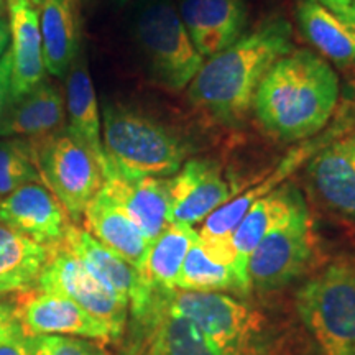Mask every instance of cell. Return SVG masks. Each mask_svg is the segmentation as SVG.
Wrapping results in <instances>:
<instances>
[{
  "label": "cell",
  "instance_id": "29",
  "mask_svg": "<svg viewBox=\"0 0 355 355\" xmlns=\"http://www.w3.org/2000/svg\"><path fill=\"white\" fill-rule=\"evenodd\" d=\"M32 355H107L91 339L71 336H32Z\"/></svg>",
  "mask_w": 355,
  "mask_h": 355
},
{
  "label": "cell",
  "instance_id": "10",
  "mask_svg": "<svg viewBox=\"0 0 355 355\" xmlns=\"http://www.w3.org/2000/svg\"><path fill=\"white\" fill-rule=\"evenodd\" d=\"M0 220L48 250L63 243L73 224L61 202L42 181L26 183L0 199Z\"/></svg>",
  "mask_w": 355,
  "mask_h": 355
},
{
  "label": "cell",
  "instance_id": "33",
  "mask_svg": "<svg viewBox=\"0 0 355 355\" xmlns=\"http://www.w3.org/2000/svg\"><path fill=\"white\" fill-rule=\"evenodd\" d=\"M322 6H326L336 15H339L340 19L355 25V0H327Z\"/></svg>",
  "mask_w": 355,
  "mask_h": 355
},
{
  "label": "cell",
  "instance_id": "12",
  "mask_svg": "<svg viewBox=\"0 0 355 355\" xmlns=\"http://www.w3.org/2000/svg\"><path fill=\"white\" fill-rule=\"evenodd\" d=\"M230 199L227 180L217 163L188 159L170 178V224L196 225Z\"/></svg>",
  "mask_w": 355,
  "mask_h": 355
},
{
  "label": "cell",
  "instance_id": "13",
  "mask_svg": "<svg viewBox=\"0 0 355 355\" xmlns=\"http://www.w3.org/2000/svg\"><path fill=\"white\" fill-rule=\"evenodd\" d=\"M63 245L87 268L99 275L115 291L128 300L130 314L137 321L145 316L153 300V291L146 286L139 270L92 237L86 229L71 224Z\"/></svg>",
  "mask_w": 355,
  "mask_h": 355
},
{
  "label": "cell",
  "instance_id": "16",
  "mask_svg": "<svg viewBox=\"0 0 355 355\" xmlns=\"http://www.w3.org/2000/svg\"><path fill=\"white\" fill-rule=\"evenodd\" d=\"M178 12L204 60L232 44L247 25L243 0H180Z\"/></svg>",
  "mask_w": 355,
  "mask_h": 355
},
{
  "label": "cell",
  "instance_id": "6",
  "mask_svg": "<svg viewBox=\"0 0 355 355\" xmlns=\"http://www.w3.org/2000/svg\"><path fill=\"white\" fill-rule=\"evenodd\" d=\"M155 303L189 319L224 355H260L263 319L219 291H153Z\"/></svg>",
  "mask_w": 355,
  "mask_h": 355
},
{
  "label": "cell",
  "instance_id": "28",
  "mask_svg": "<svg viewBox=\"0 0 355 355\" xmlns=\"http://www.w3.org/2000/svg\"><path fill=\"white\" fill-rule=\"evenodd\" d=\"M40 181L33 141L0 137V199L26 183Z\"/></svg>",
  "mask_w": 355,
  "mask_h": 355
},
{
  "label": "cell",
  "instance_id": "5",
  "mask_svg": "<svg viewBox=\"0 0 355 355\" xmlns=\"http://www.w3.org/2000/svg\"><path fill=\"white\" fill-rule=\"evenodd\" d=\"M133 37L155 81L171 91L188 87L204 63L171 0H140Z\"/></svg>",
  "mask_w": 355,
  "mask_h": 355
},
{
  "label": "cell",
  "instance_id": "9",
  "mask_svg": "<svg viewBox=\"0 0 355 355\" xmlns=\"http://www.w3.org/2000/svg\"><path fill=\"white\" fill-rule=\"evenodd\" d=\"M316 252L313 220L306 202L263 237L248 260L250 288L272 291L306 272Z\"/></svg>",
  "mask_w": 355,
  "mask_h": 355
},
{
  "label": "cell",
  "instance_id": "14",
  "mask_svg": "<svg viewBox=\"0 0 355 355\" xmlns=\"http://www.w3.org/2000/svg\"><path fill=\"white\" fill-rule=\"evenodd\" d=\"M308 181L324 207L355 222V155L347 135L337 137L311 157Z\"/></svg>",
  "mask_w": 355,
  "mask_h": 355
},
{
  "label": "cell",
  "instance_id": "20",
  "mask_svg": "<svg viewBox=\"0 0 355 355\" xmlns=\"http://www.w3.org/2000/svg\"><path fill=\"white\" fill-rule=\"evenodd\" d=\"M84 229L101 243L125 259L140 272L150 242L139 225L110 196L109 191L101 188L87 204L83 216Z\"/></svg>",
  "mask_w": 355,
  "mask_h": 355
},
{
  "label": "cell",
  "instance_id": "38",
  "mask_svg": "<svg viewBox=\"0 0 355 355\" xmlns=\"http://www.w3.org/2000/svg\"><path fill=\"white\" fill-rule=\"evenodd\" d=\"M117 2H121V3H123V2H127V0H117Z\"/></svg>",
  "mask_w": 355,
  "mask_h": 355
},
{
  "label": "cell",
  "instance_id": "15",
  "mask_svg": "<svg viewBox=\"0 0 355 355\" xmlns=\"http://www.w3.org/2000/svg\"><path fill=\"white\" fill-rule=\"evenodd\" d=\"M301 204H304V199L295 186H278L266 196L257 199L239 222L232 234V247L235 254L234 272L237 275L242 293L250 290L248 260L257 245L263 241L266 234L285 222Z\"/></svg>",
  "mask_w": 355,
  "mask_h": 355
},
{
  "label": "cell",
  "instance_id": "36",
  "mask_svg": "<svg viewBox=\"0 0 355 355\" xmlns=\"http://www.w3.org/2000/svg\"><path fill=\"white\" fill-rule=\"evenodd\" d=\"M3 8H6V0H0V15H2Z\"/></svg>",
  "mask_w": 355,
  "mask_h": 355
},
{
  "label": "cell",
  "instance_id": "34",
  "mask_svg": "<svg viewBox=\"0 0 355 355\" xmlns=\"http://www.w3.org/2000/svg\"><path fill=\"white\" fill-rule=\"evenodd\" d=\"M8 42H10V30H8V21L0 19V58L7 51Z\"/></svg>",
  "mask_w": 355,
  "mask_h": 355
},
{
  "label": "cell",
  "instance_id": "8",
  "mask_svg": "<svg viewBox=\"0 0 355 355\" xmlns=\"http://www.w3.org/2000/svg\"><path fill=\"white\" fill-rule=\"evenodd\" d=\"M35 290L55 293L74 301L89 314L107 324L114 340L121 339L125 331L130 314L128 300L87 268L63 243L50 250V259L40 275Z\"/></svg>",
  "mask_w": 355,
  "mask_h": 355
},
{
  "label": "cell",
  "instance_id": "25",
  "mask_svg": "<svg viewBox=\"0 0 355 355\" xmlns=\"http://www.w3.org/2000/svg\"><path fill=\"white\" fill-rule=\"evenodd\" d=\"M140 322L152 329L146 355H224L189 319L170 313L155 301Z\"/></svg>",
  "mask_w": 355,
  "mask_h": 355
},
{
  "label": "cell",
  "instance_id": "23",
  "mask_svg": "<svg viewBox=\"0 0 355 355\" xmlns=\"http://www.w3.org/2000/svg\"><path fill=\"white\" fill-rule=\"evenodd\" d=\"M296 20L303 37L340 68L355 66V25L340 19L319 0H300Z\"/></svg>",
  "mask_w": 355,
  "mask_h": 355
},
{
  "label": "cell",
  "instance_id": "1",
  "mask_svg": "<svg viewBox=\"0 0 355 355\" xmlns=\"http://www.w3.org/2000/svg\"><path fill=\"white\" fill-rule=\"evenodd\" d=\"M293 48L290 21L282 17L263 21L204 60L188 86L189 101L217 122L239 125L254 107L266 73Z\"/></svg>",
  "mask_w": 355,
  "mask_h": 355
},
{
  "label": "cell",
  "instance_id": "3",
  "mask_svg": "<svg viewBox=\"0 0 355 355\" xmlns=\"http://www.w3.org/2000/svg\"><path fill=\"white\" fill-rule=\"evenodd\" d=\"M102 144L109 170L125 178H171L186 162L188 148L152 117L119 104L104 105ZM104 176V178H105Z\"/></svg>",
  "mask_w": 355,
  "mask_h": 355
},
{
  "label": "cell",
  "instance_id": "19",
  "mask_svg": "<svg viewBox=\"0 0 355 355\" xmlns=\"http://www.w3.org/2000/svg\"><path fill=\"white\" fill-rule=\"evenodd\" d=\"M66 130L94 155L102 168L107 173L109 159L105 157L102 144V122L99 104L96 99L94 84L89 73L87 58L84 50L71 63L66 73Z\"/></svg>",
  "mask_w": 355,
  "mask_h": 355
},
{
  "label": "cell",
  "instance_id": "31",
  "mask_svg": "<svg viewBox=\"0 0 355 355\" xmlns=\"http://www.w3.org/2000/svg\"><path fill=\"white\" fill-rule=\"evenodd\" d=\"M0 355H32V336L24 329L0 340Z\"/></svg>",
  "mask_w": 355,
  "mask_h": 355
},
{
  "label": "cell",
  "instance_id": "2",
  "mask_svg": "<svg viewBox=\"0 0 355 355\" xmlns=\"http://www.w3.org/2000/svg\"><path fill=\"white\" fill-rule=\"evenodd\" d=\"M339 94V78L327 60L293 48L266 73L252 109L275 140L304 141L326 130Z\"/></svg>",
  "mask_w": 355,
  "mask_h": 355
},
{
  "label": "cell",
  "instance_id": "21",
  "mask_svg": "<svg viewBox=\"0 0 355 355\" xmlns=\"http://www.w3.org/2000/svg\"><path fill=\"white\" fill-rule=\"evenodd\" d=\"M66 101L56 84L44 79L13 101L0 137H20L40 141L66 128Z\"/></svg>",
  "mask_w": 355,
  "mask_h": 355
},
{
  "label": "cell",
  "instance_id": "35",
  "mask_svg": "<svg viewBox=\"0 0 355 355\" xmlns=\"http://www.w3.org/2000/svg\"><path fill=\"white\" fill-rule=\"evenodd\" d=\"M347 140H349L350 146H352V150H354V155H355V130L349 133V135H347Z\"/></svg>",
  "mask_w": 355,
  "mask_h": 355
},
{
  "label": "cell",
  "instance_id": "27",
  "mask_svg": "<svg viewBox=\"0 0 355 355\" xmlns=\"http://www.w3.org/2000/svg\"><path fill=\"white\" fill-rule=\"evenodd\" d=\"M175 288L184 291L237 290L242 293L232 266L222 263L207 254L199 239L184 257Z\"/></svg>",
  "mask_w": 355,
  "mask_h": 355
},
{
  "label": "cell",
  "instance_id": "32",
  "mask_svg": "<svg viewBox=\"0 0 355 355\" xmlns=\"http://www.w3.org/2000/svg\"><path fill=\"white\" fill-rule=\"evenodd\" d=\"M20 329H24V327L17 318L15 304L0 300V340Z\"/></svg>",
  "mask_w": 355,
  "mask_h": 355
},
{
  "label": "cell",
  "instance_id": "22",
  "mask_svg": "<svg viewBox=\"0 0 355 355\" xmlns=\"http://www.w3.org/2000/svg\"><path fill=\"white\" fill-rule=\"evenodd\" d=\"M37 8L46 73L63 78L81 50L78 0H32Z\"/></svg>",
  "mask_w": 355,
  "mask_h": 355
},
{
  "label": "cell",
  "instance_id": "17",
  "mask_svg": "<svg viewBox=\"0 0 355 355\" xmlns=\"http://www.w3.org/2000/svg\"><path fill=\"white\" fill-rule=\"evenodd\" d=\"M102 188L121 204L150 243L170 225V178H125L110 171Z\"/></svg>",
  "mask_w": 355,
  "mask_h": 355
},
{
  "label": "cell",
  "instance_id": "18",
  "mask_svg": "<svg viewBox=\"0 0 355 355\" xmlns=\"http://www.w3.org/2000/svg\"><path fill=\"white\" fill-rule=\"evenodd\" d=\"M8 30H10L12 89L13 101L46 79L43 42L40 33L37 8L32 0H7Z\"/></svg>",
  "mask_w": 355,
  "mask_h": 355
},
{
  "label": "cell",
  "instance_id": "11",
  "mask_svg": "<svg viewBox=\"0 0 355 355\" xmlns=\"http://www.w3.org/2000/svg\"><path fill=\"white\" fill-rule=\"evenodd\" d=\"M17 318L28 336H71L91 340H114L107 324L64 296L32 291L15 304Z\"/></svg>",
  "mask_w": 355,
  "mask_h": 355
},
{
  "label": "cell",
  "instance_id": "30",
  "mask_svg": "<svg viewBox=\"0 0 355 355\" xmlns=\"http://www.w3.org/2000/svg\"><path fill=\"white\" fill-rule=\"evenodd\" d=\"M13 104L12 89V56L10 51H6L0 58V130Z\"/></svg>",
  "mask_w": 355,
  "mask_h": 355
},
{
  "label": "cell",
  "instance_id": "26",
  "mask_svg": "<svg viewBox=\"0 0 355 355\" xmlns=\"http://www.w3.org/2000/svg\"><path fill=\"white\" fill-rule=\"evenodd\" d=\"M199 239L193 225L170 224L148 245L140 275L152 291L175 290L188 250Z\"/></svg>",
  "mask_w": 355,
  "mask_h": 355
},
{
  "label": "cell",
  "instance_id": "7",
  "mask_svg": "<svg viewBox=\"0 0 355 355\" xmlns=\"http://www.w3.org/2000/svg\"><path fill=\"white\" fill-rule=\"evenodd\" d=\"M33 145L40 181L61 202L69 220L79 224L104 184L99 162L66 128Z\"/></svg>",
  "mask_w": 355,
  "mask_h": 355
},
{
  "label": "cell",
  "instance_id": "4",
  "mask_svg": "<svg viewBox=\"0 0 355 355\" xmlns=\"http://www.w3.org/2000/svg\"><path fill=\"white\" fill-rule=\"evenodd\" d=\"M296 311L321 355H355V261H334L306 282Z\"/></svg>",
  "mask_w": 355,
  "mask_h": 355
},
{
  "label": "cell",
  "instance_id": "24",
  "mask_svg": "<svg viewBox=\"0 0 355 355\" xmlns=\"http://www.w3.org/2000/svg\"><path fill=\"white\" fill-rule=\"evenodd\" d=\"M50 250L0 220V296L35 290Z\"/></svg>",
  "mask_w": 355,
  "mask_h": 355
},
{
  "label": "cell",
  "instance_id": "37",
  "mask_svg": "<svg viewBox=\"0 0 355 355\" xmlns=\"http://www.w3.org/2000/svg\"><path fill=\"white\" fill-rule=\"evenodd\" d=\"M319 2H321V3H326V2H327V0H319Z\"/></svg>",
  "mask_w": 355,
  "mask_h": 355
}]
</instances>
